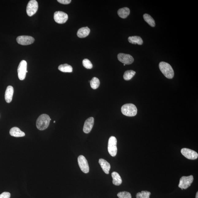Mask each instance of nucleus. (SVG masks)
Listing matches in <instances>:
<instances>
[{"mask_svg":"<svg viewBox=\"0 0 198 198\" xmlns=\"http://www.w3.org/2000/svg\"><path fill=\"white\" fill-rule=\"evenodd\" d=\"M27 65V62L25 60H22L18 65L17 69L18 77L20 80H23L25 79L26 73L28 72Z\"/></svg>","mask_w":198,"mask_h":198,"instance_id":"nucleus-6","label":"nucleus"},{"mask_svg":"<svg viewBox=\"0 0 198 198\" xmlns=\"http://www.w3.org/2000/svg\"><path fill=\"white\" fill-rule=\"evenodd\" d=\"M143 17L145 21L147 22L151 27H154L155 26V22L154 18L150 15L145 14L143 15Z\"/></svg>","mask_w":198,"mask_h":198,"instance_id":"nucleus-22","label":"nucleus"},{"mask_svg":"<svg viewBox=\"0 0 198 198\" xmlns=\"http://www.w3.org/2000/svg\"><path fill=\"white\" fill-rule=\"evenodd\" d=\"M181 154L190 160H195L198 157V154L196 151L188 148L181 149Z\"/></svg>","mask_w":198,"mask_h":198,"instance_id":"nucleus-10","label":"nucleus"},{"mask_svg":"<svg viewBox=\"0 0 198 198\" xmlns=\"http://www.w3.org/2000/svg\"><path fill=\"white\" fill-rule=\"evenodd\" d=\"M193 180V175H191L188 177H182L179 181V187L181 188L182 190L187 189L191 186Z\"/></svg>","mask_w":198,"mask_h":198,"instance_id":"nucleus-5","label":"nucleus"},{"mask_svg":"<svg viewBox=\"0 0 198 198\" xmlns=\"http://www.w3.org/2000/svg\"><path fill=\"white\" fill-rule=\"evenodd\" d=\"M57 1L63 4L67 5L70 4L71 1V0H58Z\"/></svg>","mask_w":198,"mask_h":198,"instance_id":"nucleus-29","label":"nucleus"},{"mask_svg":"<svg viewBox=\"0 0 198 198\" xmlns=\"http://www.w3.org/2000/svg\"><path fill=\"white\" fill-rule=\"evenodd\" d=\"M38 4L36 0H31L28 3L27 7V14L30 17L32 16L36 13L38 10Z\"/></svg>","mask_w":198,"mask_h":198,"instance_id":"nucleus-7","label":"nucleus"},{"mask_svg":"<svg viewBox=\"0 0 198 198\" xmlns=\"http://www.w3.org/2000/svg\"><path fill=\"white\" fill-rule=\"evenodd\" d=\"M125 65H125V64H124V66H125Z\"/></svg>","mask_w":198,"mask_h":198,"instance_id":"nucleus-32","label":"nucleus"},{"mask_svg":"<svg viewBox=\"0 0 198 198\" xmlns=\"http://www.w3.org/2000/svg\"><path fill=\"white\" fill-rule=\"evenodd\" d=\"M117 140L115 137L111 136L110 137L108 143V151L112 156H116L117 153Z\"/></svg>","mask_w":198,"mask_h":198,"instance_id":"nucleus-4","label":"nucleus"},{"mask_svg":"<svg viewBox=\"0 0 198 198\" xmlns=\"http://www.w3.org/2000/svg\"><path fill=\"white\" fill-rule=\"evenodd\" d=\"M90 31V29L88 27L80 28L78 31L77 36L80 38H85L88 36Z\"/></svg>","mask_w":198,"mask_h":198,"instance_id":"nucleus-17","label":"nucleus"},{"mask_svg":"<svg viewBox=\"0 0 198 198\" xmlns=\"http://www.w3.org/2000/svg\"><path fill=\"white\" fill-rule=\"evenodd\" d=\"M94 124V118L93 117H89L86 120L84 124L83 130L85 133H89L91 131Z\"/></svg>","mask_w":198,"mask_h":198,"instance_id":"nucleus-13","label":"nucleus"},{"mask_svg":"<svg viewBox=\"0 0 198 198\" xmlns=\"http://www.w3.org/2000/svg\"><path fill=\"white\" fill-rule=\"evenodd\" d=\"M78 162L80 169L85 173H89V167L86 159L83 155H80L78 158Z\"/></svg>","mask_w":198,"mask_h":198,"instance_id":"nucleus-9","label":"nucleus"},{"mask_svg":"<svg viewBox=\"0 0 198 198\" xmlns=\"http://www.w3.org/2000/svg\"><path fill=\"white\" fill-rule=\"evenodd\" d=\"M159 67L161 71L168 79H172L174 76V71L169 63L165 62H161L159 64Z\"/></svg>","mask_w":198,"mask_h":198,"instance_id":"nucleus-1","label":"nucleus"},{"mask_svg":"<svg viewBox=\"0 0 198 198\" xmlns=\"http://www.w3.org/2000/svg\"><path fill=\"white\" fill-rule=\"evenodd\" d=\"M151 195L150 192L147 191H143L139 192L136 195L137 198H149Z\"/></svg>","mask_w":198,"mask_h":198,"instance_id":"nucleus-25","label":"nucleus"},{"mask_svg":"<svg viewBox=\"0 0 198 198\" xmlns=\"http://www.w3.org/2000/svg\"><path fill=\"white\" fill-rule=\"evenodd\" d=\"M121 112L127 116L132 117L137 114V109L134 105L132 104H126L121 108Z\"/></svg>","mask_w":198,"mask_h":198,"instance_id":"nucleus-3","label":"nucleus"},{"mask_svg":"<svg viewBox=\"0 0 198 198\" xmlns=\"http://www.w3.org/2000/svg\"><path fill=\"white\" fill-rule=\"evenodd\" d=\"M117 13L120 17L122 18H126L130 14V10L128 7H123L119 9Z\"/></svg>","mask_w":198,"mask_h":198,"instance_id":"nucleus-19","label":"nucleus"},{"mask_svg":"<svg viewBox=\"0 0 198 198\" xmlns=\"http://www.w3.org/2000/svg\"><path fill=\"white\" fill-rule=\"evenodd\" d=\"M119 60L125 65H129L133 63L134 59L130 55L124 53H119L117 55Z\"/></svg>","mask_w":198,"mask_h":198,"instance_id":"nucleus-12","label":"nucleus"},{"mask_svg":"<svg viewBox=\"0 0 198 198\" xmlns=\"http://www.w3.org/2000/svg\"><path fill=\"white\" fill-rule=\"evenodd\" d=\"M10 194L8 192H4L0 195V198H10Z\"/></svg>","mask_w":198,"mask_h":198,"instance_id":"nucleus-28","label":"nucleus"},{"mask_svg":"<svg viewBox=\"0 0 198 198\" xmlns=\"http://www.w3.org/2000/svg\"><path fill=\"white\" fill-rule=\"evenodd\" d=\"M58 69L60 71L63 72L70 73L73 71L72 67L67 63L60 65Z\"/></svg>","mask_w":198,"mask_h":198,"instance_id":"nucleus-21","label":"nucleus"},{"mask_svg":"<svg viewBox=\"0 0 198 198\" xmlns=\"http://www.w3.org/2000/svg\"><path fill=\"white\" fill-rule=\"evenodd\" d=\"M136 72L132 70H128L125 72L123 75V78L125 80L128 81L132 79L135 75Z\"/></svg>","mask_w":198,"mask_h":198,"instance_id":"nucleus-23","label":"nucleus"},{"mask_svg":"<svg viewBox=\"0 0 198 198\" xmlns=\"http://www.w3.org/2000/svg\"><path fill=\"white\" fill-rule=\"evenodd\" d=\"M13 94V87L12 86H8L7 88L5 94V100L8 103L12 102Z\"/></svg>","mask_w":198,"mask_h":198,"instance_id":"nucleus-14","label":"nucleus"},{"mask_svg":"<svg viewBox=\"0 0 198 198\" xmlns=\"http://www.w3.org/2000/svg\"><path fill=\"white\" fill-rule=\"evenodd\" d=\"M34 41V38L31 36H21L17 38L18 44L22 45H29L32 44Z\"/></svg>","mask_w":198,"mask_h":198,"instance_id":"nucleus-11","label":"nucleus"},{"mask_svg":"<svg viewBox=\"0 0 198 198\" xmlns=\"http://www.w3.org/2000/svg\"><path fill=\"white\" fill-rule=\"evenodd\" d=\"M91 87L93 89H95L98 88L100 85V81L98 78L94 77L90 81Z\"/></svg>","mask_w":198,"mask_h":198,"instance_id":"nucleus-24","label":"nucleus"},{"mask_svg":"<svg viewBox=\"0 0 198 198\" xmlns=\"http://www.w3.org/2000/svg\"><path fill=\"white\" fill-rule=\"evenodd\" d=\"M99 163L101 167L103 170L106 174H109L111 169V165L108 162L103 158H100L99 160Z\"/></svg>","mask_w":198,"mask_h":198,"instance_id":"nucleus-15","label":"nucleus"},{"mask_svg":"<svg viewBox=\"0 0 198 198\" xmlns=\"http://www.w3.org/2000/svg\"><path fill=\"white\" fill-rule=\"evenodd\" d=\"M54 19L57 23L60 24H64L68 20V15L66 13L57 11L54 13Z\"/></svg>","mask_w":198,"mask_h":198,"instance_id":"nucleus-8","label":"nucleus"},{"mask_svg":"<svg viewBox=\"0 0 198 198\" xmlns=\"http://www.w3.org/2000/svg\"><path fill=\"white\" fill-rule=\"evenodd\" d=\"M117 196L119 198H132L131 194L126 191L119 192Z\"/></svg>","mask_w":198,"mask_h":198,"instance_id":"nucleus-26","label":"nucleus"},{"mask_svg":"<svg viewBox=\"0 0 198 198\" xmlns=\"http://www.w3.org/2000/svg\"><path fill=\"white\" fill-rule=\"evenodd\" d=\"M10 134L11 136L16 137H23L25 135V133L17 127H14L11 128L10 131Z\"/></svg>","mask_w":198,"mask_h":198,"instance_id":"nucleus-16","label":"nucleus"},{"mask_svg":"<svg viewBox=\"0 0 198 198\" xmlns=\"http://www.w3.org/2000/svg\"><path fill=\"white\" fill-rule=\"evenodd\" d=\"M128 40L131 44H138L141 45L143 44V41L141 37L139 36H130L128 38Z\"/></svg>","mask_w":198,"mask_h":198,"instance_id":"nucleus-20","label":"nucleus"},{"mask_svg":"<svg viewBox=\"0 0 198 198\" xmlns=\"http://www.w3.org/2000/svg\"><path fill=\"white\" fill-rule=\"evenodd\" d=\"M51 119L48 115L44 114L40 116L36 121V126L38 129L44 130L47 128Z\"/></svg>","mask_w":198,"mask_h":198,"instance_id":"nucleus-2","label":"nucleus"},{"mask_svg":"<svg viewBox=\"0 0 198 198\" xmlns=\"http://www.w3.org/2000/svg\"><path fill=\"white\" fill-rule=\"evenodd\" d=\"M112 177L113 178V184L116 186H119L122 183V179L120 175L116 172H113L112 173Z\"/></svg>","mask_w":198,"mask_h":198,"instance_id":"nucleus-18","label":"nucleus"},{"mask_svg":"<svg viewBox=\"0 0 198 198\" xmlns=\"http://www.w3.org/2000/svg\"><path fill=\"white\" fill-rule=\"evenodd\" d=\"M196 198H198V192H197L196 195Z\"/></svg>","mask_w":198,"mask_h":198,"instance_id":"nucleus-30","label":"nucleus"},{"mask_svg":"<svg viewBox=\"0 0 198 198\" xmlns=\"http://www.w3.org/2000/svg\"><path fill=\"white\" fill-rule=\"evenodd\" d=\"M83 65L85 68L88 69L92 68L93 67V64L91 61L89 59H85L83 61Z\"/></svg>","mask_w":198,"mask_h":198,"instance_id":"nucleus-27","label":"nucleus"},{"mask_svg":"<svg viewBox=\"0 0 198 198\" xmlns=\"http://www.w3.org/2000/svg\"><path fill=\"white\" fill-rule=\"evenodd\" d=\"M55 123V121H54V123Z\"/></svg>","mask_w":198,"mask_h":198,"instance_id":"nucleus-31","label":"nucleus"}]
</instances>
